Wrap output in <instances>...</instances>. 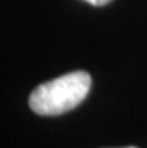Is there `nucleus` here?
I'll use <instances>...</instances> for the list:
<instances>
[{"mask_svg":"<svg viewBox=\"0 0 147 148\" xmlns=\"http://www.w3.org/2000/svg\"><path fill=\"white\" fill-rule=\"evenodd\" d=\"M90 88L92 78L87 72H69L38 85L29 97V106L38 115H62L78 106Z\"/></svg>","mask_w":147,"mask_h":148,"instance_id":"f257e3e1","label":"nucleus"},{"mask_svg":"<svg viewBox=\"0 0 147 148\" xmlns=\"http://www.w3.org/2000/svg\"><path fill=\"white\" fill-rule=\"evenodd\" d=\"M84 2H87L93 6H104V5H108L111 0H84Z\"/></svg>","mask_w":147,"mask_h":148,"instance_id":"f03ea898","label":"nucleus"},{"mask_svg":"<svg viewBox=\"0 0 147 148\" xmlns=\"http://www.w3.org/2000/svg\"><path fill=\"white\" fill-rule=\"evenodd\" d=\"M126 148H137V147H126Z\"/></svg>","mask_w":147,"mask_h":148,"instance_id":"7ed1b4c3","label":"nucleus"}]
</instances>
